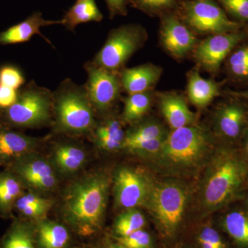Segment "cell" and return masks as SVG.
Masks as SVG:
<instances>
[{
	"label": "cell",
	"instance_id": "cell-1",
	"mask_svg": "<svg viewBox=\"0 0 248 248\" xmlns=\"http://www.w3.org/2000/svg\"><path fill=\"white\" fill-rule=\"evenodd\" d=\"M109 183L102 174L80 179L68 187L62 213L79 234H93L100 227L107 209Z\"/></svg>",
	"mask_w": 248,
	"mask_h": 248
},
{
	"label": "cell",
	"instance_id": "cell-2",
	"mask_svg": "<svg viewBox=\"0 0 248 248\" xmlns=\"http://www.w3.org/2000/svg\"><path fill=\"white\" fill-rule=\"evenodd\" d=\"M248 188V163L239 148L221 147L204 187L203 199L209 208L226 206L242 199Z\"/></svg>",
	"mask_w": 248,
	"mask_h": 248
},
{
	"label": "cell",
	"instance_id": "cell-3",
	"mask_svg": "<svg viewBox=\"0 0 248 248\" xmlns=\"http://www.w3.org/2000/svg\"><path fill=\"white\" fill-rule=\"evenodd\" d=\"M53 99L52 124L58 133L76 136L91 133L97 115L84 84L66 78L53 91Z\"/></svg>",
	"mask_w": 248,
	"mask_h": 248
},
{
	"label": "cell",
	"instance_id": "cell-4",
	"mask_svg": "<svg viewBox=\"0 0 248 248\" xmlns=\"http://www.w3.org/2000/svg\"><path fill=\"white\" fill-rule=\"evenodd\" d=\"M53 91L34 80L18 90L14 105L2 111L1 124L14 129L39 128L53 122Z\"/></svg>",
	"mask_w": 248,
	"mask_h": 248
},
{
	"label": "cell",
	"instance_id": "cell-5",
	"mask_svg": "<svg viewBox=\"0 0 248 248\" xmlns=\"http://www.w3.org/2000/svg\"><path fill=\"white\" fill-rule=\"evenodd\" d=\"M146 39V31L139 24L116 28L109 32L105 43L91 61L108 71L120 73Z\"/></svg>",
	"mask_w": 248,
	"mask_h": 248
},
{
	"label": "cell",
	"instance_id": "cell-6",
	"mask_svg": "<svg viewBox=\"0 0 248 248\" xmlns=\"http://www.w3.org/2000/svg\"><path fill=\"white\" fill-rule=\"evenodd\" d=\"M181 16L186 26L200 33H226L248 29V24L235 22L216 0H188L183 3Z\"/></svg>",
	"mask_w": 248,
	"mask_h": 248
},
{
	"label": "cell",
	"instance_id": "cell-7",
	"mask_svg": "<svg viewBox=\"0 0 248 248\" xmlns=\"http://www.w3.org/2000/svg\"><path fill=\"white\" fill-rule=\"evenodd\" d=\"M88 97L97 115L109 113L120 99L122 87L120 74L96 66L91 61L84 64Z\"/></svg>",
	"mask_w": 248,
	"mask_h": 248
},
{
	"label": "cell",
	"instance_id": "cell-8",
	"mask_svg": "<svg viewBox=\"0 0 248 248\" xmlns=\"http://www.w3.org/2000/svg\"><path fill=\"white\" fill-rule=\"evenodd\" d=\"M185 192L170 183L151 187L147 203L152 213L166 231H174L182 220L185 208Z\"/></svg>",
	"mask_w": 248,
	"mask_h": 248
},
{
	"label": "cell",
	"instance_id": "cell-9",
	"mask_svg": "<svg viewBox=\"0 0 248 248\" xmlns=\"http://www.w3.org/2000/svg\"><path fill=\"white\" fill-rule=\"evenodd\" d=\"M206 143V136L203 130L188 125L173 130L168 135L161 153L174 164H192L203 154Z\"/></svg>",
	"mask_w": 248,
	"mask_h": 248
},
{
	"label": "cell",
	"instance_id": "cell-10",
	"mask_svg": "<svg viewBox=\"0 0 248 248\" xmlns=\"http://www.w3.org/2000/svg\"><path fill=\"white\" fill-rule=\"evenodd\" d=\"M248 39V29L210 35L196 48L195 60L207 71L216 73L232 51Z\"/></svg>",
	"mask_w": 248,
	"mask_h": 248
},
{
	"label": "cell",
	"instance_id": "cell-11",
	"mask_svg": "<svg viewBox=\"0 0 248 248\" xmlns=\"http://www.w3.org/2000/svg\"><path fill=\"white\" fill-rule=\"evenodd\" d=\"M216 128L218 135L228 144L241 142L248 127V104L239 98L229 96L217 108Z\"/></svg>",
	"mask_w": 248,
	"mask_h": 248
},
{
	"label": "cell",
	"instance_id": "cell-12",
	"mask_svg": "<svg viewBox=\"0 0 248 248\" xmlns=\"http://www.w3.org/2000/svg\"><path fill=\"white\" fill-rule=\"evenodd\" d=\"M151 187L141 174L129 168L116 172L114 180L116 203L121 208L134 209L146 203Z\"/></svg>",
	"mask_w": 248,
	"mask_h": 248
},
{
	"label": "cell",
	"instance_id": "cell-13",
	"mask_svg": "<svg viewBox=\"0 0 248 248\" xmlns=\"http://www.w3.org/2000/svg\"><path fill=\"white\" fill-rule=\"evenodd\" d=\"M32 154L13 164L9 169L31 190L46 191L56 186V174L51 164L43 158Z\"/></svg>",
	"mask_w": 248,
	"mask_h": 248
},
{
	"label": "cell",
	"instance_id": "cell-14",
	"mask_svg": "<svg viewBox=\"0 0 248 248\" xmlns=\"http://www.w3.org/2000/svg\"><path fill=\"white\" fill-rule=\"evenodd\" d=\"M40 140L0 124V166L9 169L17 161L34 153Z\"/></svg>",
	"mask_w": 248,
	"mask_h": 248
},
{
	"label": "cell",
	"instance_id": "cell-15",
	"mask_svg": "<svg viewBox=\"0 0 248 248\" xmlns=\"http://www.w3.org/2000/svg\"><path fill=\"white\" fill-rule=\"evenodd\" d=\"M161 37L165 48L176 58H183L194 48L196 37L184 23L173 14L164 15Z\"/></svg>",
	"mask_w": 248,
	"mask_h": 248
},
{
	"label": "cell",
	"instance_id": "cell-16",
	"mask_svg": "<svg viewBox=\"0 0 248 248\" xmlns=\"http://www.w3.org/2000/svg\"><path fill=\"white\" fill-rule=\"evenodd\" d=\"M62 24L60 20H48L42 17V14L35 11L22 22L0 32V45H16L29 42L34 35L42 36L49 44L51 42L41 33L40 29L48 26Z\"/></svg>",
	"mask_w": 248,
	"mask_h": 248
},
{
	"label": "cell",
	"instance_id": "cell-17",
	"mask_svg": "<svg viewBox=\"0 0 248 248\" xmlns=\"http://www.w3.org/2000/svg\"><path fill=\"white\" fill-rule=\"evenodd\" d=\"M108 113L96 122L91 132L93 142L103 151L112 152L122 149L126 130L123 122Z\"/></svg>",
	"mask_w": 248,
	"mask_h": 248
},
{
	"label": "cell",
	"instance_id": "cell-18",
	"mask_svg": "<svg viewBox=\"0 0 248 248\" xmlns=\"http://www.w3.org/2000/svg\"><path fill=\"white\" fill-rule=\"evenodd\" d=\"M161 68L152 63L124 68L119 73L122 89L128 94L146 92L159 79Z\"/></svg>",
	"mask_w": 248,
	"mask_h": 248
},
{
	"label": "cell",
	"instance_id": "cell-19",
	"mask_svg": "<svg viewBox=\"0 0 248 248\" xmlns=\"http://www.w3.org/2000/svg\"><path fill=\"white\" fill-rule=\"evenodd\" d=\"M159 104L163 115L173 130L188 126L193 123L195 115L180 96L166 93L160 97Z\"/></svg>",
	"mask_w": 248,
	"mask_h": 248
},
{
	"label": "cell",
	"instance_id": "cell-20",
	"mask_svg": "<svg viewBox=\"0 0 248 248\" xmlns=\"http://www.w3.org/2000/svg\"><path fill=\"white\" fill-rule=\"evenodd\" d=\"M102 19L103 15L95 0H76L61 19V25L74 32L79 24L100 22Z\"/></svg>",
	"mask_w": 248,
	"mask_h": 248
},
{
	"label": "cell",
	"instance_id": "cell-21",
	"mask_svg": "<svg viewBox=\"0 0 248 248\" xmlns=\"http://www.w3.org/2000/svg\"><path fill=\"white\" fill-rule=\"evenodd\" d=\"M25 186L10 170L0 172V215L9 217L14 211L19 197L25 192Z\"/></svg>",
	"mask_w": 248,
	"mask_h": 248
},
{
	"label": "cell",
	"instance_id": "cell-22",
	"mask_svg": "<svg viewBox=\"0 0 248 248\" xmlns=\"http://www.w3.org/2000/svg\"><path fill=\"white\" fill-rule=\"evenodd\" d=\"M220 94V86L213 80L204 79L197 71L188 78L187 94L192 104L198 107L208 105Z\"/></svg>",
	"mask_w": 248,
	"mask_h": 248
},
{
	"label": "cell",
	"instance_id": "cell-23",
	"mask_svg": "<svg viewBox=\"0 0 248 248\" xmlns=\"http://www.w3.org/2000/svg\"><path fill=\"white\" fill-rule=\"evenodd\" d=\"M57 168L63 173L78 172L86 161V153L81 147L72 143H57L53 151Z\"/></svg>",
	"mask_w": 248,
	"mask_h": 248
},
{
	"label": "cell",
	"instance_id": "cell-24",
	"mask_svg": "<svg viewBox=\"0 0 248 248\" xmlns=\"http://www.w3.org/2000/svg\"><path fill=\"white\" fill-rule=\"evenodd\" d=\"M52 206V202L37 195L33 191L24 192L16 202L14 210L23 218L40 219L46 215Z\"/></svg>",
	"mask_w": 248,
	"mask_h": 248
},
{
	"label": "cell",
	"instance_id": "cell-25",
	"mask_svg": "<svg viewBox=\"0 0 248 248\" xmlns=\"http://www.w3.org/2000/svg\"><path fill=\"white\" fill-rule=\"evenodd\" d=\"M223 226L236 244L248 248V211L246 208L228 212L223 217Z\"/></svg>",
	"mask_w": 248,
	"mask_h": 248
},
{
	"label": "cell",
	"instance_id": "cell-26",
	"mask_svg": "<svg viewBox=\"0 0 248 248\" xmlns=\"http://www.w3.org/2000/svg\"><path fill=\"white\" fill-rule=\"evenodd\" d=\"M225 62L230 79L234 82L248 84V39L237 46Z\"/></svg>",
	"mask_w": 248,
	"mask_h": 248
},
{
	"label": "cell",
	"instance_id": "cell-27",
	"mask_svg": "<svg viewBox=\"0 0 248 248\" xmlns=\"http://www.w3.org/2000/svg\"><path fill=\"white\" fill-rule=\"evenodd\" d=\"M135 124L134 126L126 130L122 149L127 150L141 142L167 138L164 127L159 124L154 122Z\"/></svg>",
	"mask_w": 248,
	"mask_h": 248
},
{
	"label": "cell",
	"instance_id": "cell-28",
	"mask_svg": "<svg viewBox=\"0 0 248 248\" xmlns=\"http://www.w3.org/2000/svg\"><path fill=\"white\" fill-rule=\"evenodd\" d=\"M69 240L66 228L55 222L44 221L38 227L40 248H64Z\"/></svg>",
	"mask_w": 248,
	"mask_h": 248
},
{
	"label": "cell",
	"instance_id": "cell-29",
	"mask_svg": "<svg viewBox=\"0 0 248 248\" xmlns=\"http://www.w3.org/2000/svg\"><path fill=\"white\" fill-rule=\"evenodd\" d=\"M152 99L150 91L128 94L124 99L123 121L127 123H138L149 110Z\"/></svg>",
	"mask_w": 248,
	"mask_h": 248
},
{
	"label": "cell",
	"instance_id": "cell-30",
	"mask_svg": "<svg viewBox=\"0 0 248 248\" xmlns=\"http://www.w3.org/2000/svg\"><path fill=\"white\" fill-rule=\"evenodd\" d=\"M0 248H35L30 228L22 221H16L5 235Z\"/></svg>",
	"mask_w": 248,
	"mask_h": 248
},
{
	"label": "cell",
	"instance_id": "cell-31",
	"mask_svg": "<svg viewBox=\"0 0 248 248\" xmlns=\"http://www.w3.org/2000/svg\"><path fill=\"white\" fill-rule=\"evenodd\" d=\"M146 220L144 216L136 209L125 210L116 218L115 232L120 236H125L141 229Z\"/></svg>",
	"mask_w": 248,
	"mask_h": 248
},
{
	"label": "cell",
	"instance_id": "cell-32",
	"mask_svg": "<svg viewBox=\"0 0 248 248\" xmlns=\"http://www.w3.org/2000/svg\"><path fill=\"white\" fill-rule=\"evenodd\" d=\"M235 22L248 24V0H216Z\"/></svg>",
	"mask_w": 248,
	"mask_h": 248
},
{
	"label": "cell",
	"instance_id": "cell-33",
	"mask_svg": "<svg viewBox=\"0 0 248 248\" xmlns=\"http://www.w3.org/2000/svg\"><path fill=\"white\" fill-rule=\"evenodd\" d=\"M26 84L22 71L14 65H4L0 67V85L19 90Z\"/></svg>",
	"mask_w": 248,
	"mask_h": 248
},
{
	"label": "cell",
	"instance_id": "cell-34",
	"mask_svg": "<svg viewBox=\"0 0 248 248\" xmlns=\"http://www.w3.org/2000/svg\"><path fill=\"white\" fill-rule=\"evenodd\" d=\"M134 6L147 14L164 12L174 7L177 0H130Z\"/></svg>",
	"mask_w": 248,
	"mask_h": 248
},
{
	"label": "cell",
	"instance_id": "cell-35",
	"mask_svg": "<svg viewBox=\"0 0 248 248\" xmlns=\"http://www.w3.org/2000/svg\"><path fill=\"white\" fill-rule=\"evenodd\" d=\"M118 241L125 248H151V237L146 231L141 229L125 236H120Z\"/></svg>",
	"mask_w": 248,
	"mask_h": 248
},
{
	"label": "cell",
	"instance_id": "cell-36",
	"mask_svg": "<svg viewBox=\"0 0 248 248\" xmlns=\"http://www.w3.org/2000/svg\"><path fill=\"white\" fill-rule=\"evenodd\" d=\"M18 90L11 89L0 85V110L9 108L17 99Z\"/></svg>",
	"mask_w": 248,
	"mask_h": 248
},
{
	"label": "cell",
	"instance_id": "cell-37",
	"mask_svg": "<svg viewBox=\"0 0 248 248\" xmlns=\"http://www.w3.org/2000/svg\"><path fill=\"white\" fill-rule=\"evenodd\" d=\"M199 241H205L217 248H226V244L217 231L210 227H206L202 231Z\"/></svg>",
	"mask_w": 248,
	"mask_h": 248
},
{
	"label": "cell",
	"instance_id": "cell-38",
	"mask_svg": "<svg viewBox=\"0 0 248 248\" xmlns=\"http://www.w3.org/2000/svg\"><path fill=\"white\" fill-rule=\"evenodd\" d=\"M111 18L127 14L128 0H105Z\"/></svg>",
	"mask_w": 248,
	"mask_h": 248
},
{
	"label": "cell",
	"instance_id": "cell-39",
	"mask_svg": "<svg viewBox=\"0 0 248 248\" xmlns=\"http://www.w3.org/2000/svg\"><path fill=\"white\" fill-rule=\"evenodd\" d=\"M240 143H241V147L239 148L240 151L248 163V127L246 131L245 132Z\"/></svg>",
	"mask_w": 248,
	"mask_h": 248
},
{
	"label": "cell",
	"instance_id": "cell-40",
	"mask_svg": "<svg viewBox=\"0 0 248 248\" xmlns=\"http://www.w3.org/2000/svg\"><path fill=\"white\" fill-rule=\"evenodd\" d=\"M228 96H232V97L239 98V99H243L245 102L248 104V90L242 91H228L227 92Z\"/></svg>",
	"mask_w": 248,
	"mask_h": 248
},
{
	"label": "cell",
	"instance_id": "cell-41",
	"mask_svg": "<svg viewBox=\"0 0 248 248\" xmlns=\"http://www.w3.org/2000/svg\"><path fill=\"white\" fill-rule=\"evenodd\" d=\"M200 243L202 248H217L215 246H213V245L205 242V241H200Z\"/></svg>",
	"mask_w": 248,
	"mask_h": 248
},
{
	"label": "cell",
	"instance_id": "cell-42",
	"mask_svg": "<svg viewBox=\"0 0 248 248\" xmlns=\"http://www.w3.org/2000/svg\"><path fill=\"white\" fill-rule=\"evenodd\" d=\"M242 199H244L245 200V205H246V210L248 211V188L247 190L245 192L244 196H243Z\"/></svg>",
	"mask_w": 248,
	"mask_h": 248
},
{
	"label": "cell",
	"instance_id": "cell-43",
	"mask_svg": "<svg viewBox=\"0 0 248 248\" xmlns=\"http://www.w3.org/2000/svg\"><path fill=\"white\" fill-rule=\"evenodd\" d=\"M110 248H124V246H122V245L117 244V245H113V246H111V247Z\"/></svg>",
	"mask_w": 248,
	"mask_h": 248
},
{
	"label": "cell",
	"instance_id": "cell-44",
	"mask_svg": "<svg viewBox=\"0 0 248 248\" xmlns=\"http://www.w3.org/2000/svg\"><path fill=\"white\" fill-rule=\"evenodd\" d=\"M1 113H2V111H1V110H0V124H1Z\"/></svg>",
	"mask_w": 248,
	"mask_h": 248
}]
</instances>
